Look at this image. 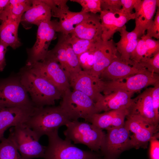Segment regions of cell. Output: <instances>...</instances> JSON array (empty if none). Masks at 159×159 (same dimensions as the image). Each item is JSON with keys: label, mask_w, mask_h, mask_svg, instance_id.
<instances>
[{"label": "cell", "mask_w": 159, "mask_h": 159, "mask_svg": "<svg viewBox=\"0 0 159 159\" xmlns=\"http://www.w3.org/2000/svg\"><path fill=\"white\" fill-rule=\"evenodd\" d=\"M77 3L82 6L81 11L85 13L96 14L102 11L101 0H71Z\"/></svg>", "instance_id": "obj_34"}, {"label": "cell", "mask_w": 159, "mask_h": 159, "mask_svg": "<svg viewBox=\"0 0 159 159\" xmlns=\"http://www.w3.org/2000/svg\"><path fill=\"white\" fill-rule=\"evenodd\" d=\"M67 41L77 55L93 47L96 42L80 39L71 34L67 35Z\"/></svg>", "instance_id": "obj_31"}, {"label": "cell", "mask_w": 159, "mask_h": 159, "mask_svg": "<svg viewBox=\"0 0 159 159\" xmlns=\"http://www.w3.org/2000/svg\"><path fill=\"white\" fill-rule=\"evenodd\" d=\"M102 32L100 15L90 13L87 18L76 26L71 34L80 39L97 42L102 39Z\"/></svg>", "instance_id": "obj_23"}, {"label": "cell", "mask_w": 159, "mask_h": 159, "mask_svg": "<svg viewBox=\"0 0 159 159\" xmlns=\"http://www.w3.org/2000/svg\"><path fill=\"white\" fill-rule=\"evenodd\" d=\"M158 0H140L135 5V27L133 31L139 37L143 34L153 20L157 8H159Z\"/></svg>", "instance_id": "obj_19"}, {"label": "cell", "mask_w": 159, "mask_h": 159, "mask_svg": "<svg viewBox=\"0 0 159 159\" xmlns=\"http://www.w3.org/2000/svg\"><path fill=\"white\" fill-rule=\"evenodd\" d=\"M21 19H6L0 24V43L15 49L21 44L18 36Z\"/></svg>", "instance_id": "obj_26"}, {"label": "cell", "mask_w": 159, "mask_h": 159, "mask_svg": "<svg viewBox=\"0 0 159 159\" xmlns=\"http://www.w3.org/2000/svg\"><path fill=\"white\" fill-rule=\"evenodd\" d=\"M132 92L118 90L103 95L95 103L97 113L118 109L129 110L133 102Z\"/></svg>", "instance_id": "obj_18"}, {"label": "cell", "mask_w": 159, "mask_h": 159, "mask_svg": "<svg viewBox=\"0 0 159 159\" xmlns=\"http://www.w3.org/2000/svg\"><path fill=\"white\" fill-rule=\"evenodd\" d=\"M9 1V0H0V15Z\"/></svg>", "instance_id": "obj_43"}, {"label": "cell", "mask_w": 159, "mask_h": 159, "mask_svg": "<svg viewBox=\"0 0 159 159\" xmlns=\"http://www.w3.org/2000/svg\"><path fill=\"white\" fill-rule=\"evenodd\" d=\"M148 71L159 74V52L150 57H144L138 63Z\"/></svg>", "instance_id": "obj_33"}, {"label": "cell", "mask_w": 159, "mask_h": 159, "mask_svg": "<svg viewBox=\"0 0 159 159\" xmlns=\"http://www.w3.org/2000/svg\"><path fill=\"white\" fill-rule=\"evenodd\" d=\"M117 52L112 39L104 41L101 39L96 42L94 51V63L89 72L93 76L100 78L102 72L117 57Z\"/></svg>", "instance_id": "obj_15"}, {"label": "cell", "mask_w": 159, "mask_h": 159, "mask_svg": "<svg viewBox=\"0 0 159 159\" xmlns=\"http://www.w3.org/2000/svg\"><path fill=\"white\" fill-rule=\"evenodd\" d=\"M62 97L60 106L72 120L82 118L88 122L92 115L97 113L95 102L80 91L69 89L63 93Z\"/></svg>", "instance_id": "obj_7"}, {"label": "cell", "mask_w": 159, "mask_h": 159, "mask_svg": "<svg viewBox=\"0 0 159 159\" xmlns=\"http://www.w3.org/2000/svg\"><path fill=\"white\" fill-rule=\"evenodd\" d=\"M138 40L137 45L132 53L130 60L133 63H138L143 57L147 53V49L143 35Z\"/></svg>", "instance_id": "obj_35"}, {"label": "cell", "mask_w": 159, "mask_h": 159, "mask_svg": "<svg viewBox=\"0 0 159 159\" xmlns=\"http://www.w3.org/2000/svg\"><path fill=\"white\" fill-rule=\"evenodd\" d=\"M48 143L46 146L44 159H95L102 156L100 153L82 150L58 134V130L47 135Z\"/></svg>", "instance_id": "obj_4"}, {"label": "cell", "mask_w": 159, "mask_h": 159, "mask_svg": "<svg viewBox=\"0 0 159 159\" xmlns=\"http://www.w3.org/2000/svg\"><path fill=\"white\" fill-rule=\"evenodd\" d=\"M95 159H104L102 156H101L98 157H97L95 158Z\"/></svg>", "instance_id": "obj_44"}, {"label": "cell", "mask_w": 159, "mask_h": 159, "mask_svg": "<svg viewBox=\"0 0 159 159\" xmlns=\"http://www.w3.org/2000/svg\"><path fill=\"white\" fill-rule=\"evenodd\" d=\"M7 47L0 43V72L2 71L6 65L5 55Z\"/></svg>", "instance_id": "obj_42"}, {"label": "cell", "mask_w": 159, "mask_h": 159, "mask_svg": "<svg viewBox=\"0 0 159 159\" xmlns=\"http://www.w3.org/2000/svg\"><path fill=\"white\" fill-rule=\"evenodd\" d=\"M140 0H120L122 8L120 10L126 13H131L135 5Z\"/></svg>", "instance_id": "obj_41"}, {"label": "cell", "mask_w": 159, "mask_h": 159, "mask_svg": "<svg viewBox=\"0 0 159 159\" xmlns=\"http://www.w3.org/2000/svg\"><path fill=\"white\" fill-rule=\"evenodd\" d=\"M32 0H9L0 15L1 22L9 19H19L30 7Z\"/></svg>", "instance_id": "obj_27"}, {"label": "cell", "mask_w": 159, "mask_h": 159, "mask_svg": "<svg viewBox=\"0 0 159 159\" xmlns=\"http://www.w3.org/2000/svg\"><path fill=\"white\" fill-rule=\"evenodd\" d=\"M67 35L60 33L57 44L52 49L48 51L45 58L58 63L65 73L66 71V43Z\"/></svg>", "instance_id": "obj_28"}, {"label": "cell", "mask_w": 159, "mask_h": 159, "mask_svg": "<svg viewBox=\"0 0 159 159\" xmlns=\"http://www.w3.org/2000/svg\"><path fill=\"white\" fill-rule=\"evenodd\" d=\"M19 78L37 107L54 105L62 97V92L54 85L27 66L22 69Z\"/></svg>", "instance_id": "obj_1"}, {"label": "cell", "mask_w": 159, "mask_h": 159, "mask_svg": "<svg viewBox=\"0 0 159 159\" xmlns=\"http://www.w3.org/2000/svg\"><path fill=\"white\" fill-rule=\"evenodd\" d=\"M52 17L51 9L44 0H33L31 6L22 15L20 23L28 29L32 25L38 26L43 22L51 20Z\"/></svg>", "instance_id": "obj_22"}, {"label": "cell", "mask_w": 159, "mask_h": 159, "mask_svg": "<svg viewBox=\"0 0 159 159\" xmlns=\"http://www.w3.org/2000/svg\"><path fill=\"white\" fill-rule=\"evenodd\" d=\"M70 87L80 91L95 103L103 96L100 87L101 79L93 76L89 71L81 70L69 78Z\"/></svg>", "instance_id": "obj_14"}, {"label": "cell", "mask_w": 159, "mask_h": 159, "mask_svg": "<svg viewBox=\"0 0 159 159\" xmlns=\"http://www.w3.org/2000/svg\"><path fill=\"white\" fill-rule=\"evenodd\" d=\"M95 46V45L93 47L89 50L77 55L82 70L90 71L92 69L94 63V51Z\"/></svg>", "instance_id": "obj_32"}, {"label": "cell", "mask_w": 159, "mask_h": 159, "mask_svg": "<svg viewBox=\"0 0 159 159\" xmlns=\"http://www.w3.org/2000/svg\"><path fill=\"white\" fill-rule=\"evenodd\" d=\"M72 120L59 105L37 107L24 123L40 138L43 135L58 130Z\"/></svg>", "instance_id": "obj_2"}, {"label": "cell", "mask_w": 159, "mask_h": 159, "mask_svg": "<svg viewBox=\"0 0 159 159\" xmlns=\"http://www.w3.org/2000/svg\"><path fill=\"white\" fill-rule=\"evenodd\" d=\"M143 35L147 49L146 54L144 57H151L155 53L159 52V41L149 37L145 34Z\"/></svg>", "instance_id": "obj_37"}, {"label": "cell", "mask_w": 159, "mask_h": 159, "mask_svg": "<svg viewBox=\"0 0 159 159\" xmlns=\"http://www.w3.org/2000/svg\"><path fill=\"white\" fill-rule=\"evenodd\" d=\"M56 21H45L38 26L36 42L31 48L27 49L28 59L26 65L42 61L45 58L51 41L56 38Z\"/></svg>", "instance_id": "obj_11"}, {"label": "cell", "mask_w": 159, "mask_h": 159, "mask_svg": "<svg viewBox=\"0 0 159 159\" xmlns=\"http://www.w3.org/2000/svg\"><path fill=\"white\" fill-rule=\"evenodd\" d=\"M0 143V159H21L18 149L14 142L9 136L4 137Z\"/></svg>", "instance_id": "obj_30"}, {"label": "cell", "mask_w": 159, "mask_h": 159, "mask_svg": "<svg viewBox=\"0 0 159 159\" xmlns=\"http://www.w3.org/2000/svg\"><path fill=\"white\" fill-rule=\"evenodd\" d=\"M159 82L158 74L150 72L145 69L132 76L114 81L100 82L101 93L104 95L121 90L135 93L150 85H154Z\"/></svg>", "instance_id": "obj_6"}, {"label": "cell", "mask_w": 159, "mask_h": 159, "mask_svg": "<svg viewBox=\"0 0 159 159\" xmlns=\"http://www.w3.org/2000/svg\"><path fill=\"white\" fill-rule=\"evenodd\" d=\"M68 0H47L46 3L50 7L52 16L59 19L56 21V31L65 35L71 34L75 26L87 18L90 13L81 11L74 12L70 11L67 5Z\"/></svg>", "instance_id": "obj_9"}, {"label": "cell", "mask_w": 159, "mask_h": 159, "mask_svg": "<svg viewBox=\"0 0 159 159\" xmlns=\"http://www.w3.org/2000/svg\"><path fill=\"white\" fill-rule=\"evenodd\" d=\"M151 97L154 112L157 121L159 122V82L151 87Z\"/></svg>", "instance_id": "obj_38"}, {"label": "cell", "mask_w": 159, "mask_h": 159, "mask_svg": "<svg viewBox=\"0 0 159 159\" xmlns=\"http://www.w3.org/2000/svg\"><path fill=\"white\" fill-rule=\"evenodd\" d=\"M145 35L152 38L153 37L159 39V9L158 8L155 13V16L152 22L148 28Z\"/></svg>", "instance_id": "obj_36"}, {"label": "cell", "mask_w": 159, "mask_h": 159, "mask_svg": "<svg viewBox=\"0 0 159 159\" xmlns=\"http://www.w3.org/2000/svg\"><path fill=\"white\" fill-rule=\"evenodd\" d=\"M129 113L138 115L152 125L159 127V122L156 119L153 106L151 87L146 88L133 99Z\"/></svg>", "instance_id": "obj_21"}, {"label": "cell", "mask_w": 159, "mask_h": 159, "mask_svg": "<svg viewBox=\"0 0 159 159\" xmlns=\"http://www.w3.org/2000/svg\"><path fill=\"white\" fill-rule=\"evenodd\" d=\"M138 63L130 65L117 56L100 74L103 81H114L134 75L145 69Z\"/></svg>", "instance_id": "obj_20"}, {"label": "cell", "mask_w": 159, "mask_h": 159, "mask_svg": "<svg viewBox=\"0 0 159 159\" xmlns=\"http://www.w3.org/2000/svg\"><path fill=\"white\" fill-rule=\"evenodd\" d=\"M118 32L120 33V38L115 44L117 51L120 54V57L123 61L133 65L130 57L137 45L139 37L133 30L130 32L127 31L125 25Z\"/></svg>", "instance_id": "obj_25"}, {"label": "cell", "mask_w": 159, "mask_h": 159, "mask_svg": "<svg viewBox=\"0 0 159 159\" xmlns=\"http://www.w3.org/2000/svg\"><path fill=\"white\" fill-rule=\"evenodd\" d=\"M100 17L102 31L101 39L105 41L110 40L128 21L134 19L135 14L125 13L120 10L114 12L102 10Z\"/></svg>", "instance_id": "obj_16"}, {"label": "cell", "mask_w": 159, "mask_h": 159, "mask_svg": "<svg viewBox=\"0 0 159 159\" xmlns=\"http://www.w3.org/2000/svg\"><path fill=\"white\" fill-rule=\"evenodd\" d=\"M159 132L153 136L149 141V156L150 159H159Z\"/></svg>", "instance_id": "obj_40"}, {"label": "cell", "mask_w": 159, "mask_h": 159, "mask_svg": "<svg viewBox=\"0 0 159 159\" xmlns=\"http://www.w3.org/2000/svg\"><path fill=\"white\" fill-rule=\"evenodd\" d=\"M19 78L0 80V106L27 108L36 107L29 98Z\"/></svg>", "instance_id": "obj_8"}, {"label": "cell", "mask_w": 159, "mask_h": 159, "mask_svg": "<svg viewBox=\"0 0 159 159\" xmlns=\"http://www.w3.org/2000/svg\"><path fill=\"white\" fill-rule=\"evenodd\" d=\"M67 35L66 43V73L69 79L70 76L78 73L82 70V69L80 66L77 55L74 51L70 44L68 42Z\"/></svg>", "instance_id": "obj_29"}, {"label": "cell", "mask_w": 159, "mask_h": 159, "mask_svg": "<svg viewBox=\"0 0 159 159\" xmlns=\"http://www.w3.org/2000/svg\"><path fill=\"white\" fill-rule=\"evenodd\" d=\"M124 125L132 135L130 138L132 148L146 147L151 138L158 132L159 127L137 115L128 113Z\"/></svg>", "instance_id": "obj_12"}, {"label": "cell", "mask_w": 159, "mask_h": 159, "mask_svg": "<svg viewBox=\"0 0 159 159\" xmlns=\"http://www.w3.org/2000/svg\"><path fill=\"white\" fill-rule=\"evenodd\" d=\"M100 150L105 159H117L122 153L132 148L130 132L124 125L108 129Z\"/></svg>", "instance_id": "obj_10"}, {"label": "cell", "mask_w": 159, "mask_h": 159, "mask_svg": "<svg viewBox=\"0 0 159 159\" xmlns=\"http://www.w3.org/2000/svg\"><path fill=\"white\" fill-rule=\"evenodd\" d=\"M13 127L9 136L20 153L21 159L43 158L46 146L40 144L35 132L24 123Z\"/></svg>", "instance_id": "obj_5"}, {"label": "cell", "mask_w": 159, "mask_h": 159, "mask_svg": "<svg viewBox=\"0 0 159 159\" xmlns=\"http://www.w3.org/2000/svg\"><path fill=\"white\" fill-rule=\"evenodd\" d=\"M129 113L127 109H118L104 112L102 113H96L89 120L93 125L102 130L119 127L124 125L125 119Z\"/></svg>", "instance_id": "obj_24"}, {"label": "cell", "mask_w": 159, "mask_h": 159, "mask_svg": "<svg viewBox=\"0 0 159 159\" xmlns=\"http://www.w3.org/2000/svg\"><path fill=\"white\" fill-rule=\"evenodd\" d=\"M63 131L65 138L75 144L87 146L91 150L100 153L106 133L102 130L91 123L71 120L66 125Z\"/></svg>", "instance_id": "obj_3"}, {"label": "cell", "mask_w": 159, "mask_h": 159, "mask_svg": "<svg viewBox=\"0 0 159 159\" xmlns=\"http://www.w3.org/2000/svg\"><path fill=\"white\" fill-rule=\"evenodd\" d=\"M37 107L27 108L0 106V140L9 127L26 122L34 113Z\"/></svg>", "instance_id": "obj_17"}, {"label": "cell", "mask_w": 159, "mask_h": 159, "mask_svg": "<svg viewBox=\"0 0 159 159\" xmlns=\"http://www.w3.org/2000/svg\"><path fill=\"white\" fill-rule=\"evenodd\" d=\"M101 8L102 10H108L114 12L122 8L120 0H101Z\"/></svg>", "instance_id": "obj_39"}, {"label": "cell", "mask_w": 159, "mask_h": 159, "mask_svg": "<svg viewBox=\"0 0 159 159\" xmlns=\"http://www.w3.org/2000/svg\"><path fill=\"white\" fill-rule=\"evenodd\" d=\"M26 66L45 78L62 94L70 89L69 79L66 73L56 62L45 58L42 61Z\"/></svg>", "instance_id": "obj_13"}]
</instances>
